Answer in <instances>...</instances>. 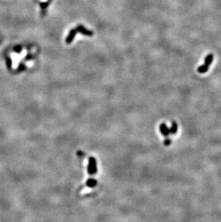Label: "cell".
<instances>
[{"label":"cell","instance_id":"8","mask_svg":"<svg viewBox=\"0 0 221 222\" xmlns=\"http://www.w3.org/2000/svg\"><path fill=\"white\" fill-rule=\"evenodd\" d=\"M170 144H171V140H170V139H165V141H164V145H165L168 146V145H170Z\"/></svg>","mask_w":221,"mask_h":222},{"label":"cell","instance_id":"4","mask_svg":"<svg viewBox=\"0 0 221 222\" xmlns=\"http://www.w3.org/2000/svg\"><path fill=\"white\" fill-rule=\"evenodd\" d=\"M213 54H209V55H207L206 58H205V64L206 65V66H209L210 64L212 63V62H213Z\"/></svg>","mask_w":221,"mask_h":222},{"label":"cell","instance_id":"3","mask_svg":"<svg viewBox=\"0 0 221 222\" xmlns=\"http://www.w3.org/2000/svg\"><path fill=\"white\" fill-rule=\"evenodd\" d=\"M159 129H160L161 133L164 136H165V137H168V136L170 135V129L168 128L167 126L165 125L164 123L162 124V125H160Z\"/></svg>","mask_w":221,"mask_h":222},{"label":"cell","instance_id":"7","mask_svg":"<svg viewBox=\"0 0 221 222\" xmlns=\"http://www.w3.org/2000/svg\"><path fill=\"white\" fill-rule=\"evenodd\" d=\"M208 69H209V66L204 64V65H202V66H200L199 68H198V71L200 73H205L208 71Z\"/></svg>","mask_w":221,"mask_h":222},{"label":"cell","instance_id":"6","mask_svg":"<svg viewBox=\"0 0 221 222\" xmlns=\"http://www.w3.org/2000/svg\"><path fill=\"white\" fill-rule=\"evenodd\" d=\"M96 184H97V181H95V179H93V178H90V179H88L86 182V186L90 187V188L95 187V186H96Z\"/></svg>","mask_w":221,"mask_h":222},{"label":"cell","instance_id":"5","mask_svg":"<svg viewBox=\"0 0 221 222\" xmlns=\"http://www.w3.org/2000/svg\"><path fill=\"white\" fill-rule=\"evenodd\" d=\"M177 129H178V127H177V124L175 122H173L172 124L171 127L170 128V134H176L177 132Z\"/></svg>","mask_w":221,"mask_h":222},{"label":"cell","instance_id":"1","mask_svg":"<svg viewBox=\"0 0 221 222\" xmlns=\"http://www.w3.org/2000/svg\"><path fill=\"white\" fill-rule=\"evenodd\" d=\"M78 32H81V34H83L84 35L86 36H92L93 35V32L92 31L89 30H87L84 26L83 25H79L77 27H75V28L72 29L69 32L68 35L66 38L65 42L67 44H70V43H72V41H73L74 37L77 34Z\"/></svg>","mask_w":221,"mask_h":222},{"label":"cell","instance_id":"2","mask_svg":"<svg viewBox=\"0 0 221 222\" xmlns=\"http://www.w3.org/2000/svg\"><path fill=\"white\" fill-rule=\"evenodd\" d=\"M88 172L90 175H94L97 172V166H96V160L94 158L91 157L89 158L88 166Z\"/></svg>","mask_w":221,"mask_h":222}]
</instances>
